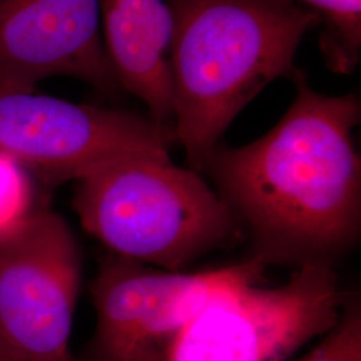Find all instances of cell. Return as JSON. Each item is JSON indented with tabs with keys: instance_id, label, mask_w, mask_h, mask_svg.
<instances>
[{
	"instance_id": "cell-7",
	"label": "cell",
	"mask_w": 361,
	"mask_h": 361,
	"mask_svg": "<svg viewBox=\"0 0 361 361\" xmlns=\"http://www.w3.org/2000/svg\"><path fill=\"white\" fill-rule=\"evenodd\" d=\"M79 283L77 241L59 214L38 209L0 241V361H75Z\"/></svg>"
},
{
	"instance_id": "cell-5",
	"label": "cell",
	"mask_w": 361,
	"mask_h": 361,
	"mask_svg": "<svg viewBox=\"0 0 361 361\" xmlns=\"http://www.w3.org/2000/svg\"><path fill=\"white\" fill-rule=\"evenodd\" d=\"M255 258L219 269L169 271L129 258H107L91 283L97 314L91 361H161L171 341L221 292L258 281Z\"/></svg>"
},
{
	"instance_id": "cell-4",
	"label": "cell",
	"mask_w": 361,
	"mask_h": 361,
	"mask_svg": "<svg viewBox=\"0 0 361 361\" xmlns=\"http://www.w3.org/2000/svg\"><path fill=\"white\" fill-rule=\"evenodd\" d=\"M284 284L247 281L213 297L161 361H289L338 322L349 293L326 264L293 268Z\"/></svg>"
},
{
	"instance_id": "cell-2",
	"label": "cell",
	"mask_w": 361,
	"mask_h": 361,
	"mask_svg": "<svg viewBox=\"0 0 361 361\" xmlns=\"http://www.w3.org/2000/svg\"><path fill=\"white\" fill-rule=\"evenodd\" d=\"M173 16V130L201 173L246 104L289 78L319 15L293 0H166Z\"/></svg>"
},
{
	"instance_id": "cell-11",
	"label": "cell",
	"mask_w": 361,
	"mask_h": 361,
	"mask_svg": "<svg viewBox=\"0 0 361 361\" xmlns=\"http://www.w3.org/2000/svg\"><path fill=\"white\" fill-rule=\"evenodd\" d=\"M30 171L13 157L0 152V241L20 231L32 217Z\"/></svg>"
},
{
	"instance_id": "cell-6",
	"label": "cell",
	"mask_w": 361,
	"mask_h": 361,
	"mask_svg": "<svg viewBox=\"0 0 361 361\" xmlns=\"http://www.w3.org/2000/svg\"><path fill=\"white\" fill-rule=\"evenodd\" d=\"M171 126L134 111L0 92V152L50 183L82 180L131 155H169Z\"/></svg>"
},
{
	"instance_id": "cell-10",
	"label": "cell",
	"mask_w": 361,
	"mask_h": 361,
	"mask_svg": "<svg viewBox=\"0 0 361 361\" xmlns=\"http://www.w3.org/2000/svg\"><path fill=\"white\" fill-rule=\"evenodd\" d=\"M319 15V46L326 66L349 74L361 56V0H293Z\"/></svg>"
},
{
	"instance_id": "cell-8",
	"label": "cell",
	"mask_w": 361,
	"mask_h": 361,
	"mask_svg": "<svg viewBox=\"0 0 361 361\" xmlns=\"http://www.w3.org/2000/svg\"><path fill=\"white\" fill-rule=\"evenodd\" d=\"M71 77L119 90L101 34L99 0H0V92Z\"/></svg>"
},
{
	"instance_id": "cell-1",
	"label": "cell",
	"mask_w": 361,
	"mask_h": 361,
	"mask_svg": "<svg viewBox=\"0 0 361 361\" xmlns=\"http://www.w3.org/2000/svg\"><path fill=\"white\" fill-rule=\"evenodd\" d=\"M290 79L296 97L277 125L240 147L219 143L201 174L249 238L250 258L335 267L360 240V99L317 92L298 68Z\"/></svg>"
},
{
	"instance_id": "cell-12",
	"label": "cell",
	"mask_w": 361,
	"mask_h": 361,
	"mask_svg": "<svg viewBox=\"0 0 361 361\" xmlns=\"http://www.w3.org/2000/svg\"><path fill=\"white\" fill-rule=\"evenodd\" d=\"M295 361H361V302L350 293L335 326Z\"/></svg>"
},
{
	"instance_id": "cell-9",
	"label": "cell",
	"mask_w": 361,
	"mask_h": 361,
	"mask_svg": "<svg viewBox=\"0 0 361 361\" xmlns=\"http://www.w3.org/2000/svg\"><path fill=\"white\" fill-rule=\"evenodd\" d=\"M101 34L119 89L173 128V16L166 0H99Z\"/></svg>"
},
{
	"instance_id": "cell-3",
	"label": "cell",
	"mask_w": 361,
	"mask_h": 361,
	"mask_svg": "<svg viewBox=\"0 0 361 361\" xmlns=\"http://www.w3.org/2000/svg\"><path fill=\"white\" fill-rule=\"evenodd\" d=\"M77 182L73 207L83 229L118 257L183 271L244 240L214 188L170 155L121 158Z\"/></svg>"
}]
</instances>
